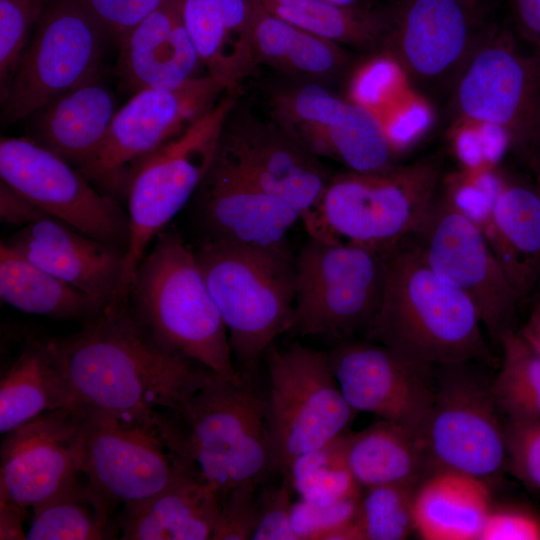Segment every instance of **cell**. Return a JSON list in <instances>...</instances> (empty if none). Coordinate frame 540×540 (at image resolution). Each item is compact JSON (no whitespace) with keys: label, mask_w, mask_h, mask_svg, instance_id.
<instances>
[{"label":"cell","mask_w":540,"mask_h":540,"mask_svg":"<svg viewBox=\"0 0 540 540\" xmlns=\"http://www.w3.org/2000/svg\"><path fill=\"white\" fill-rule=\"evenodd\" d=\"M50 342L75 408L177 411L213 372L161 347L113 298L82 328Z\"/></svg>","instance_id":"cell-1"},{"label":"cell","mask_w":540,"mask_h":540,"mask_svg":"<svg viewBox=\"0 0 540 540\" xmlns=\"http://www.w3.org/2000/svg\"><path fill=\"white\" fill-rule=\"evenodd\" d=\"M363 338L430 365L496 363L472 302L410 240L389 253L382 302Z\"/></svg>","instance_id":"cell-2"},{"label":"cell","mask_w":540,"mask_h":540,"mask_svg":"<svg viewBox=\"0 0 540 540\" xmlns=\"http://www.w3.org/2000/svg\"><path fill=\"white\" fill-rule=\"evenodd\" d=\"M127 300L161 347L226 379L242 378L195 252L179 232L165 228L157 235L136 268Z\"/></svg>","instance_id":"cell-3"},{"label":"cell","mask_w":540,"mask_h":540,"mask_svg":"<svg viewBox=\"0 0 540 540\" xmlns=\"http://www.w3.org/2000/svg\"><path fill=\"white\" fill-rule=\"evenodd\" d=\"M169 413L182 458L222 496L245 483L261 484L275 472L266 395L246 372L237 381L211 372Z\"/></svg>","instance_id":"cell-4"},{"label":"cell","mask_w":540,"mask_h":540,"mask_svg":"<svg viewBox=\"0 0 540 540\" xmlns=\"http://www.w3.org/2000/svg\"><path fill=\"white\" fill-rule=\"evenodd\" d=\"M443 186L438 156L333 175L301 219L309 237L391 251L408 240Z\"/></svg>","instance_id":"cell-5"},{"label":"cell","mask_w":540,"mask_h":540,"mask_svg":"<svg viewBox=\"0 0 540 540\" xmlns=\"http://www.w3.org/2000/svg\"><path fill=\"white\" fill-rule=\"evenodd\" d=\"M194 252L233 356L252 369L277 336L291 331L294 258L289 251L215 242H201Z\"/></svg>","instance_id":"cell-6"},{"label":"cell","mask_w":540,"mask_h":540,"mask_svg":"<svg viewBox=\"0 0 540 540\" xmlns=\"http://www.w3.org/2000/svg\"><path fill=\"white\" fill-rule=\"evenodd\" d=\"M236 94L225 92L207 113L130 168L125 194L130 236L116 297L127 295L150 244L198 189L215 157Z\"/></svg>","instance_id":"cell-7"},{"label":"cell","mask_w":540,"mask_h":540,"mask_svg":"<svg viewBox=\"0 0 540 540\" xmlns=\"http://www.w3.org/2000/svg\"><path fill=\"white\" fill-rule=\"evenodd\" d=\"M390 252L309 237L294 259L291 331L337 342L363 338L382 302Z\"/></svg>","instance_id":"cell-8"},{"label":"cell","mask_w":540,"mask_h":540,"mask_svg":"<svg viewBox=\"0 0 540 540\" xmlns=\"http://www.w3.org/2000/svg\"><path fill=\"white\" fill-rule=\"evenodd\" d=\"M379 50L422 96L449 99L494 25L463 0H393L382 7Z\"/></svg>","instance_id":"cell-9"},{"label":"cell","mask_w":540,"mask_h":540,"mask_svg":"<svg viewBox=\"0 0 540 540\" xmlns=\"http://www.w3.org/2000/svg\"><path fill=\"white\" fill-rule=\"evenodd\" d=\"M83 410L82 472L114 503L147 499L192 471L169 412Z\"/></svg>","instance_id":"cell-10"},{"label":"cell","mask_w":540,"mask_h":540,"mask_svg":"<svg viewBox=\"0 0 540 540\" xmlns=\"http://www.w3.org/2000/svg\"><path fill=\"white\" fill-rule=\"evenodd\" d=\"M481 364L434 366V399L418 437L431 473L452 470L489 483L507 468L505 422Z\"/></svg>","instance_id":"cell-11"},{"label":"cell","mask_w":540,"mask_h":540,"mask_svg":"<svg viewBox=\"0 0 540 540\" xmlns=\"http://www.w3.org/2000/svg\"><path fill=\"white\" fill-rule=\"evenodd\" d=\"M267 424L275 472L348 432L357 411L344 398L327 352L298 343L267 349Z\"/></svg>","instance_id":"cell-12"},{"label":"cell","mask_w":540,"mask_h":540,"mask_svg":"<svg viewBox=\"0 0 540 540\" xmlns=\"http://www.w3.org/2000/svg\"><path fill=\"white\" fill-rule=\"evenodd\" d=\"M518 40L510 27L493 26L448 101L456 120L496 128L520 155L540 124V49Z\"/></svg>","instance_id":"cell-13"},{"label":"cell","mask_w":540,"mask_h":540,"mask_svg":"<svg viewBox=\"0 0 540 540\" xmlns=\"http://www.w3.org/2000/svg\"><path fill=\"white\" fill-rule=\"evenodd\" d=\"M425 262L465 294L484 330L498 346L511 327L519 296L477 221L442 186L421 223L408 239Z\"/></svg>","instance_id":"cell-14"},{"label":"cell","mask_w":540,"mask_h":540,"mask_svg":"<svg viewBox=\"0 0 540 540\" xmlns=\"http://www.w3.org/2000/svg\"><path fill=\"white\" fill-rule=\"evenodd\" d=\"M108 35L76 0H51L1 98L3 125L99 76Z\"/></svg>","instance_id":"cell-15"},{"label":"cell","mask_w":540,"mask_h":540,"mask_svg":"<svg viewBox=\"0 0 540 540\" xmlns=\"http://www.w3.org/2000/svg\"><path fill=\"white\" fill-rule=\"evenodd\" d=\"M225 92L220 82L206 75L173 89L149 88L133 94L117 110L98 151L78 170L106 195H125L132 165L182 133Z\"/></svg>","instance_id":"cell-16"},{"label":"cell","mask_w":540,"mask_h":540,"mask_svg":"<svg viewBox=\"0 0 540 540\" xmlns=\"http://www.w3.org/2000/svg\"><path fill=\"white\" fill-rule=\"evenodd\" d=\"M0 176L48 216L125 255L130 236L127 213L59 155L29 138L1 137Z\"/></svg>","instance_id":"cell-17"},{"label":"cell","mask_w":540,"mask_h":540,"mask_svg":"<svg viewBox=\"0 0 540 540\" xmlns=\"http://www.w3.org/2000/svg\"><path fill=\"white\" fill-rule=\"evenodd\" d=\"M270 108V118L317 157L357 172L395 164V144L378 116L363 104L336 97L320 83L277 90Z\"/></svg>","instance_id":"cell-18"},{"label":"cell","mask_w":540,"mask_h":540,"mask_svg":"<svg viewBox=\"0 0 540 540\" xmlns=\"http://www.w3.org/2000/svg\"><path fill=\"white\" fill-rule=\"evenodd\" d=\"M216 154L302 217L315 206L333 176L275 121L261 119L238 101L223 123Z\"/></svg>","instance_id":"cell-19"},{"label":"cell","mask_w":540,"mask_h":540,"mask_svg":"<svg viewBox=\"0 0 540 540\" xmlns=\"http://www.w3.org/2000/svg\"><path fill=\"white\" fill-rule=\"evenodd\" d=\"M347 403L419 437L434 399V366L365 338L337 342L327 352Z\"/></svg>","instance_id":"cell-20"},{"label":"cell","mask_w":540,"mask_h":540,"mask_svg":"<svg viewBox=\"0 0 540 540\" xmlns=\"http://www.w3.org/2000/svg\"><path fill=\"white\" fill-rule=\"evenodd\" d=\"M83 420L81 407L58 409L4 434L0 498L33 508L79 480Z\"/></svg>","instance_id":"cell-21"},{"label":"cell","mask_w":540,"mask_h":540,"mask_svg":"<svg viewBox=\"0 0 540 540\" xmlns=\"http://www.w3.org/2000/svg\"><path fill=\"white\" fill-rule=\"evenodd\" d=\"M202 242L289 251L288 234L302 215L247 181L217 154L192 197Z\"/></svg>","instance_id":"cell-22"},{"label":"cell","mask_w":540,"mask_h":540,"mask_svg":"<svg viewBox=\"0 0 540 540\" xmlns=\"http://www.w3.org/2000/svg\"><path fill=\"white\" fill-rule=\"evenodd\" d=\"M1 242L83 292L101 308L117 294L124 252L60 220L40 219Z\"/></svg>","instance_id":"cell-23"},{"label":"cell","mask_w":540,"mask_h":540,"mask_svg":"<svg viewBox=\"0 0 540 540\" xmlns=\"http://www.w3.org/2000/svg\"><path fill=\"white\" fill-rule=\"evenodd\" d=\"M183 0H163L120 42L118 74L133 93L173 89L203 66L182 17Z\"/></svg>","instance_id":"cell-24"},{"label":"cell","mask_w":540,"mask_h":540,"mask_svg":"<svg viewBox=\"0 0 540 540\" xmlns=\"http://www.w3.org/2000/svg\"><path fill=\"white\" fill-rule=\"evenodd\" d=\"M474 217L520 299L540 281V195L533 184L494 177Z\"/></svg>","instance_id":"cell-25"},{"label":"cell","mask_w":540,"mask_h":540,"mask_svg":"<svg viewBox=\"0 0 540 540\" xmlns=\"http://www.w3.org/2000/svg\"><path fill=\"white\" fill-rule=\"evenodd\" d=\"M182 17L207 75L237 93L257 67L254 0H183Z\"/></svg>","instance_id":"cell-26"},{"label":"cell","mask_w":540,"mask_h":540,"mask_svg":"<svg viewBox=\"0 0 540 540\" xmlns=\"http://www.w3.org/2000/svg\"><path fill=\"white\" fill-rule=\"evenodd\" d=\"M222 499L220 492L187 471L155 495L124 505L117 519L121 539H211Z\"/></svg>","instance_id":"cell-27"},{"label":"cell","mask_w":540,"mask_h":540,"mask_svg":"<svg viewBox=\"0 0 540 540\" xmlns=\"http://www.w3.org/2000/svg\"><path fill=\"white\" fill-rule=\"evenodd\" d=\"M117 110L114 94L97 76L30 115L29 139L79 169L104 142Z\"/></svg>","instance_id":"cell-28"},{"label":"cell","mask_w":540,"mask_h":540,"mask_svg":"<svg viewBox=\"0 0 540 540\" xmlns=\"http://www.w3.org/2000/svg\"><path fill=\"white\" fill-rule=\"evenodd\" d=\"M64 408L75 407L50 337L26 336L17 353L1 366V433Z\"/></svg>","instance_id":"cell-29"},{"label":"cell","mask_w":540,"mask_h":540,"mask_svg":"<svg viewBox=\"0 0 540 540\" xmlns=\"http://www.w3.org/2000/svg\"><path fill=\"white\" fill-rule=\"evenodd\" d=\"M491 505L488 482L457 471H435L416 490L414 532L424 540H479Z\"/></svg>","instance_id":"cell-30"},{"label":"cell","mask_w":540,"mask_h":540,"mask_svg":"<svg viewBox=\"0 0 540 540\" xmlns=\"http://www.w3.org/2000/svg\"><path fill=\"white\" fill-rule=\"evenodd\" d=\"M342 45L314 35L271 14L254 0V53L264 64L307 82L333 79L352 61Z\"/></svg>","instance_id":"cell-31"},{"label":"cell","mask_w":540,"mask_h":540,"mask_svg":"<svg viewBox=\"0 0 540 540\" xmlns=\"http://www.w3.org/2000/svg\"><path fill=\"white\" fill-rule=\"evenodd\" d=\"M343 449L347 467L363 490L387 484H420L431 474L419 438L386 420L357 433L346 432Z\"/></svg>","instance_id":"cell-32"},{"label":"cell","mask_w":540,"mask_h":540,"mask_svg":"<svg viewBox=\"0 0 540 540\" xmlns=\"http://www.w3.org/2000/svg\"><path fill=\"white\" fill-rule=\"evenodd\" d=\"M0 298L19 311L85 323L102 308L89 296L1 242Z\"/></svg>","instance_id":"cell-33"},{"label":"cell","mask_w":540,"mask_h":540,"mask_svg":"<svg viewBox=\"0 0 540 540\" xmlns=\"http://www.w3.org/2000/svg\"><path fill=\"white\" fill-rule=\"evenodd\" d=\"M116 503L87 479L34 506L28 540H102L120 533L112 519Z\"/></svg>","instance_id":"cell-34"},{"label":"cell","mask_w":540,"mask_h":540,"mask_svg":"<svg viewBox=\"0 0 540 540\" xmlns=\"http://www.w3.org/2000/svg\"><path fill=\"white\" fill-rule=\"evenodd\" d=\"M276 17L319 37L357 49H379L383 8L342 7L325 0H259Z\"/></svg>","instance_id":"cell-35"},{"label":"cell","mask_w":540,"mask_h":540,"mask_svg":"<svg viewBox=\"0 0 540 540\" xmlns=\"http://www.w3.org/2000/svg\"><path fill=\"white\" fill-rule=\"evenodd\" d=\"M500 367L491 388L505 422L540 420V355L519 330L505 329L499 337Z\"/></svg>","instance_id":"cell-36"},{"label":"cell","mask_w":540,"mask_h":540,"mask_svg":"<svg viewBox=\"0 0 540 540\" xmlns=\"http://www.w3.org/2000/svg\"><path fill=\"white\" fill-rule=\"evenodd\" d=\"M343 435L296 458L282 475L300 499L327 505L362 495L346 464Z\"/></svg>","instance_id":"cell-37"},{"label":"cell","mask_w":540,"mask_h":540,"mask_svg":"<svg viewBox=\"0 0 540 540\" xmlns=\"http://www.w3.org/2000/svg\"><path fill=\"white\" fill-rule=\"evenodd\" d=\"M419 485L397 483L363 490L355 519L365 540H403L414 532Z\"/></svg>","instance_id":"cell-38"},{"label":"cell","mask_w":540,"mask_h":540,"mask_svg":"<svg viewBox=\"0 0 540 540\" xmlns=\"http://www.w3.org/2000/svg\"><path fill=\"white\" fill-rule=\"evenodd\" d=\"M51 0H0V96L28 49Z\"/></svg>","instance_id":"cell-39"},{"label":"cell","mask_w":540,"mask_h":540,"mask_svg":"<svg viewBox=\"0 0 540 540\" xmlns=\"http://www.w3.org/2000/svg\"><path fill=\"white\" fill-rule=\"evenodd\" d=\"M260 483H245L223 495L220 513L211 539L248 540L252 538L259 516Z\"/></svg>","instance_id":"cell-40"},{"label":"cell","mask_w":540,"mask_h":540,"mask_svg":"<svg viewBox=\"0 0 540 540\" xmlns=\"http://www.w3.org/2000/svg\"><path fill=\"white\" fill-rule=\"evenodd\" d=\"M507 468L525 486L540 492V420L505 422Z\"/></svg>","instance_id":"cell-41"},{"label":"cell","mask_w":540,"mask_h":540,"mask_svg":"<svg viewBox=\"0 0 540 540\" xmlns=\"http://www.w3.org/2000/svg\"><path fill=\"white\" fill-rule=\"evenodd\" d=\"M479 540H540V512L523 503L492 504Z\"/></svg>","instance_id":"cell-42"},{"label":"cell","mask_w":540,"mask_h":540,"mask_svg":"<svg viewBox=\"0 0 540 540\" xmlns=\"http://www.w3.org/2000/svg\"><path fill=\"white\" fill-rule=\"evenodd\" d=\"M361 497L327 505L313 504L299 498L292 506V525L298 539L317 540L323 532L353 520Z\"/></svg>","instance_id":"cell-43"},{"label":"cell","mask_w":540,"mask_h":540,"mask_svg":"<svg viewBox=\"0 0 540 540\" xmlns=\"http://www.w3.org/2000/svg\"><path fill=\"white\" fill-rule=\"evenodd\" d=\"M291 488L283 477L259 493V516L253 540H299L292 525Z\"/></svg>","instance_id":"cell-44"},{"label":"cell","mask_w":540,"mask_h":540,"mask_svg":"<svg viewBox=\"0 0 540 540\" xmlns=\"http://www.w3.org/2000/svg\"><path fill=\"white\" fill-rule=\"evenodd\" d=\"M118 44L163 0H76Z\"/></svg>","instance_id":"cell-45"},{"label":"cell","mask_w":540,"mask_h":540,"mask_svg":"<svg viewBox=\"0 0 540 540\" xmlns=\"http://www.w3.org/2000/svg\"><path fill=\"white\" fill-rule=\"evenodd\" d=\"M510 28L527 45L540 49V0H505Z\"/></svg>","instance_id":"cell-46"},{"label":"cell","mask_w":540,"mask_h":540,"mask_svg":"<svg viewBox=\"0 0 540 540\" xmlns=\"http://www.w3.org/2000/svg\"><path fill=\"white\" fill-rule=\"evenodd\" d=\"M0 216L2 221L22 225V227L50 217L2 180L0 182Z\"/></svg>","instance_id":"cell-47"},{"label":"cell","mask_w":540,"mask_h":540,"mask_svg":"<svg viewBox=\"0 0 540 540\" xmlns=\"http://www.w3.org/2000/svg\"><path fill=\"white\" fill-rule=\"evenodd\" d=\"M26 509L7 499L0 498V539H26L23 521Z\"/></svg>","instance_id":"cell-48"},{"label":"cell","mask_w":540,"mask_h":540,"mask_svg":"<svg viewBox=\"0 0 540 540\" xmlns=\"http://www.w3.org/2000/svg\"><path fill=\"white\" fill-rule=\"evenodd\" d=\"M534 177V187L540 195V124L532 132L520 155Z\"/></svg>","instance_id":"cell-49"},{"label":"cell","mask_w":540,"mask_h":540,"mask_svg":"<svg viewBox=\"0 0 540 540\" xmlns=\"http://www.w3.org/2000/svg\"><path fill=\"white\" fill-rule=\"evenodd\" d=\"M317 540H365L356 519L336 526L319 535Z\"/></svg>","instance_id":"cell-50"},{"label":"cell","mask_w":540,"mask_h":540,"mask_svg":"<svg viewBox=\"0 0 540 540\" xmlns=\"http://www.w3.org/2000/svg\"><path fill=\"white\" fill-rule=\"evenodd\" d=\"M332 4L342 6V7H351V8H369L370 0H325Z\"/></svg>","instance_id":"cell-51"},{"label":"cell","mask_w":540,"mask_h":540,"mask_svg":"<svg viewBox=\"0 0 540 540\" xmlns=\"http://www.w3.org/2000/svg\"><path fill=\"white\" fill-rule=\"evenodd\" d=\"M463 1H466L477 7L486 8L484 0H463Z\"/></svg>","instance_id":"cell-52"}]
</instances>
